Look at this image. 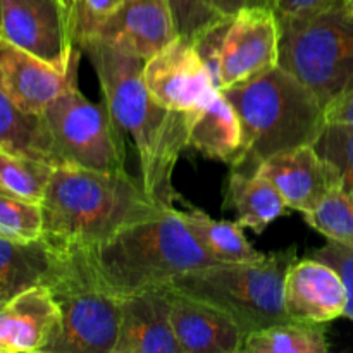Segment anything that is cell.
I'll return each mask as SVG.
<instances>
[{"mask_svg":"<svg viewBox=\"0 0 353 353\" xmlns=\"http://www.w3.org/2000/svg\"><path fill=\"white\" fill-rule=\"evenodd\" d=\"M0 148L10 154L24 155L48 162L47 141L40 116L21 110L0 86Z\"/></svg>","mask_w":353,"mask_h":353,"instance_id":"cb8c5ba5","label":"cell"},{"mask_svg":"<svg viewBox=\"0 0 353 353\" xmlns=\"http://www.w3.org/2000/svg\"><path fill=\"white\" fill-rule=\"evenodd\" d=\"M171 323L181 353H240L243 350V330L226 312L174 288L171 296Z\"/></svg>","mask_w":353,"mask_h":353,"instance_id":"e0dca14e","label":"cell"},{"mask_svg":"<svg viewBox=\"0 0 353 353\" xmlns=\"http://www.w3.org/2000/svg\"><path fill=\"white\" fill-rule=\"evenodd\" d=\"M343 3H350V0H274V12L279 24H283Z\"/></svg>","mask_w":353,"mask_h":353,"instance_id":"1f68e13d","label":"cell"},{"mask_svg":"<svg viewBox=\"0 0 353 353\" xmlns=\"http://www.w3.org/2000/svg\"><path fill=\"white\" fill-rule=\"evenodd\" d=\"M303 219L327 241L353 248V192L333 190L316 209L303 214Z\"/></svg>","mask_w":353,"mask_h":353,"instance_id":"484cf974","label":"cell"},{"mask_svg":"<svg viewBox=\"0 0 353 353\" xmlns=\"http://www.w3.org/2000/svg\"><path fill=\"white\" fill-rule=\"evenodd\" d=\"M236 110L243 150L231 169L254 172L272 155L314 145L326 126V107L281 65L223 90Z\"/></svg>","mask_w":353,"mask_h":353,"instance_id":"277c9868","label":"cell"},{"mask_svg":"<svg viewBox=\"0 0 353 353\" xmlns=\"http://www.w3.org/2000/svg\"><path fill=\"white\" fill-rule=\"evenodd\" d=\"M314 148L336 169L341 188L353 192V126L327 121Z\"/></svg>","mask_w":353,"mask_h":353,"instance_id":"83f0119b","label":"cell"},{"mask_svg":"<svg viewBox=\"0 0 353 353\" xmlns=\"http://www.w3.org/2000/svg\"><path fill=\"white\" fill-rule=\"evenodd\" d=\"M283 302L290 319L327 324L345 316L347 288L333 265L319 259H296L286 271Z\"/></svg>","mask_w":353,"mask_h":353,"instance_id":"5bb4252c","label":"cell"},{"mask_svg":"<svg viewBox=\"0 0 353 353\" xmlns=\"http://www.w3.org/2000/svg\"><path fill=\"white\" fill-rule=\"evenodd\" d=\"M79 57L81 50L62 72L30 52L0 40V86L21 110L40 116L59 95L78 86Z\"/></svg>","mask_w":353,"mask_h":353,"instance_id":"7c38bea8","label":"cell"},{"mask_svg":"<svg viewBox=\"0 0 353 353\" xmlns=\"http://www.w3.org/2000/svg\"><path fill=\"white\" fill-rule=\"evenodd\" d=\"M54 250V268L45 285L61 310V333L48 353H114L121 299L100 283L81 247Z\"/></svg>","mask_w":353,"mask_h":353,"instance_id":"8992f818","label":"cell"},{"mask_svg":"<svg viewBox=\"0 0 353 353\" xmlns=\"http://www.w3.org/2000/svg\"><path fill=\"white\" fill-rule=\"evenodd\" d=\"M224 207L233 209L238 223L254 233H264L265 228L288 209L285 199L261 171L247 172L231 169L226 185Z\"/></svg>","mask_w":353,"mask_h":353,"instance_id":"ffe728a7","label":"cell"},{"mask_svg":"<svg viewBox=\"0 0 353 353\" xmlns=\"http://www.w3.org/2000/svg\"><path fill=\"white\" fill-rule=\"evenodd\" d=\"M40 121L52 168L126 171L124 133L105 102H92L74 86L59 95Z\"/></svg>","mask_w":353,"mask_h":353,"instance_id":"ba28073f","label":"cell"},{"mask_svg":"<svg viewBox=\"0 0 353 353\" xmlns=\"http://www.w3.org/2000/svg\"><path fill=\"white\" fill-rule=\"evenodd\" d=\"M279 62L324 107L353 90V9L348 3L279 24Z\"/></svg>","mask_w":353,"mask_h":353,"instance_id":"52a82bcc","label":"cell"},{"mask_svg":"<svg viewBox=\"0 0 353 353\" xmlns=\"http://www.w3.org/2000/svg\"><path fill=\"white\" fill-rule=\"evenodd\" d=\"M310 257L319 259L326 264L333 265L341 276L347 288V309L345 317L353 321V248L336 243V241H327L323 248H317L312 252Z\"/></svg>","mask_w":353,"mask_h":353,"instance_id":"4dcf8cb0","label":"cell"},{"mask_svg":"<svg viewBox=\"0 0 353 353\" xmlns=\"http://www.w3.org/2000/svg\"><path fill=\"white\" fill-rule=\"evenodd\" d=\"M76 47L97 38L123 0H64Z\"/></svg>","mask_w":353,"mask_h":353,"instance_id":"f1b7e54d","label":"cell"},{"mask_svg":"<svg viewBox=\"0 0 353 353\" xmlns=\"http://www.w3.org/2000/svg\"><path fill=\"white\" fill-rule=\"evenodd\" d=\"M326 121L345 123L353 126V90L326 107Z\"/></svg>","mask_w":353,"mask_h":353,"instance_id":"d6a6232c","label":"cell"},{"mask_svg":"<svg viewBox=\"0 0 353 353\" xmlns=\"http://www.w3.org/2000/svg\"><path fill=\"white\" fill-rule=\"evenodd\" d=\"M78 48L99 78L114 121L133 140L145 192L161 205L174 209L179 195L172 186V174L188 147V112L155 102L145 85L143 59L102 38H92Z\"/></svg>","mask_w":353,"mask_h":353,"instance_id":"6da1fadb","label":"cell"},{"mask_svg":"<svg viewBox=\"0 0 353 353\" xmlns=\"http://www.w3.org/2000/svg\"><path fill=\"white\" fill-rule=\"evenodd\" d=\"M179 37L195 38L223 16L210 6V0H168Z\"/></svg>","mask_w":353,"mask_h":353,"instance_id":"f546056e","label":"cell"},{"mask_svg":"<svg viewBox=\"0 0 353 353\" xmlns=\"http://www.w3.org/2000/svg\"><path fill=\"white\" fill-rule=\"evenodd\" d=\"M0 238L31 243L43 238L41 203L19 199L0 190Z\"/></svg>","mask_w":353,"mask_h":353,"instance_id":"4316f807","label":"cell"},{"mask_svg":"<svg viewBox=\"0 0 353 353\" xmlns=\"http://www.w3.org/2000/svg\"><path fill=\"white\" fill-rule=\"evenodd\" d=\"M81 248L100 283L119 299L171 285L186 272L219 264L176 207L137 221L99 245Z\"/></svg>","mask_w":353,"mask_h":353,"instance_id":"3957f363","label":"cell"},{"mask_svg":"<svg viewBox=\"0 0 353 353\" xmlns=\"http://www.w3.org/2000/svg\"><path fill=\"white\" fill-rule=\"evenodd\" d=\"M188 147L230 165L241 155L243 133L240 117L221 92L188 112Z\"/></svg>","mask_w":353,"mask_h":353,"instance_id":"d6986e66","label":"cell"},{"mask_svg":"<svg viewBox=\"0 0 353 353\" xmlns=\"http://www.w3.org/2000/svg\"><path fill=\"white\" fill-rule=\"evenodd\" d=\"M143 79L155 102L179 112L199 109L219 92L192 38L179 34L145 61Z\"/></svg>","mask_w":353,"mask_h":353,"instance_id":"8fae6325","label":"cell"},{"mask_svg":"<svg viewBox=\"0 0 353 353\" xmlns=\"http://www.w3.org/2000/svg\"><path fill=\"white\" fill-rule=\"evenodd\" d=\"M178 37L168 0H123L97 38L150 59Z\"/></svg>","mask_w":353,"mask_h":353,"instance_id":"ac0fdd59","label":"cell"},{"mask_svg":"<svg viewBox=\"0 0 353 353\" xmlns=\"http://www.w3.org/2000/svg\"><path fill=\"white\" fill-rule=\"evenodd\" d=\"M0 40L65 72L79 50L64 0H0Z\"/></svg>","mask_w":353,"mask_h":353,"instance_id":"30bf717a","label":"cell"},{"mask_svg":"<svg viewBox=\"0 0 353 353\" xmlns=\"http://www.w3.org/2000/svg\"><path fill=\"white\" fill-rule=\"evenodd\" d=\"M181 216L196 240L217 262H255L265 255L252 247L245 236L243 226L238 221H216L209 214L188 203L186 209L181 210Z\"/></svg>","mask_w":353,"mask_h":353,"instance_id":"7402d4cb","label":"cell"},{"mask_svg":"<svg viewBox=\"0 0 353 353\" xmlns=\"http://www.w3.org/2000/svg\"><path fill=\"white\" fill-rule=\"evenodd\" d=\"M279 34L274 9L257 6L223 16L192 40L223 92L278 65Z\"/></svg>","mask_w":353,"mask_h":353,"instance_id":"9c48e42d","label":"cell"},{"mask_svg":"<svg viewBox=\"0 0 353 353\" xmlns=\"http://www.w3.org/2000/svg\"><path fill=\"white\" fill-rule=\"evenodd\" d=\"M55 262V250L41 238L16 243L0 238V302L34 285H45Z\"/></svg>","mask_w":353,"mask_h":353,"instance_id":"44dd1931","label":"cell"},{"mask_svg":"<svg viewBox=\"0 0 353 353\" xmlns=\"http://www.w3.org/2000/svg\"><path fill=\"white\" fill-rule=\"evenodd\" d=\"M348 6H350V7H352V9H353V0H350V3H348Z\"/></svg>","mask_w":353,"mask_h":353,"instance_id":"e575fe53","label":"cell"},{"mask_svg":"<svg viewBox=\"0 0 353 353\" xmlns=\"http://www.w3.org/2000/svg\"><path fill=\"white\" fill-rule=\"evenodd\" d=\"M324 324L286 319L245 336L241 353H327Z\"/></svg>","mask_w":353,"mask_h":353,"instance_id":"603a6c76","label":"cell"},{"mask_svg":"<svg viewBox=\"0 0 353 353\" xmlns=\"http://www.w3.org/2000/svg\"><path fill=\"white\" fill-rule=\"evenodd\" d=\"M52 165L0 148V190L30 202L41 203Z\"/></svg>","mask_w":353,"mask_h":353,"instance_id":"d4e9b609","label":"cell"},{"mask_svg":"<svg viewBox=\"0 0 353 353\" xmlns=\"http://www.w3.org/2000/svg\"><path fill=\"white\" fill-rule=\"evenodd\" d=\"M171 285H164L121 299L114 353H181L171 323Z\"/></svg>","mask_w":353,"mask_h":353,"instance_id":"9a60e30c","label":"cell"},{"mask_svg":"<svg viewBox=\"0 0 353 353\" xmlns=\"http://www.w3.org/2000/svg\"><path fill=\"white\" fill-rule=\"evenodd\" d=\"M296 247L265 254L261 261L209 265L186 272L171 283L179 293L226 312L245 336L290 319L283 302V285Z\"/></svg>","mask_w":353,"mask_h":353,"instance_id":"5b68a950","label":"cell"},{"mask_svg":"<svg viewBox=\"0 0 353 353\" xmlns=\"http://www.w3.org/2000/svg\"><path fill=\"white\" fill-rule=\"evenodd\" d=\"M210 6L219 16H233L247 7H272L274 9V0H210Z\"/></svg>","mask_w":353,"mask_h":353,"instance_id":"836d02e7","label":"cell"},{"mask_svg":"<svg viewBox=\"0 0 353 353\" xmlns=\"http://www.w3.org/2000/svg\"><path fill=\"white\" fill-rule=\"evenodd\" d=\"M128 171L52 169L41 200L43 240L54 248L93 247L123 228L165 212Z\"/></svg>","mask_w":353,"mask_h":353,"instance_id":"7a4b0ae2","label":"cell"},{"mask_svg":"<svg viewBox=\"0 0 353 353\" xmlns=\"http://www.w3.org/2000/svg\"><path fill=\"white\" fill-rule=\"evenodd\" d=\"M61 333V310L47 285L0 302V353H48Z\"/></svg>","mask_w":353,"mask_h":353,"instance_id":"4fadbf2b","label":"cell"},{"mask_svg":"<svg viewBox=\"0 0 353 353\" xmlns=\"http://www.w3.org/2000/svg\"><path fill=\"white\" fill-rule=\"evenodd\" d=\"M259 171L278 188L290 209L302 214L314 210L333 190L341 188L336 169L317 154L314 145L272 155Z\"/></svg>","mask_w":353,"mask_h":353,"instance_id":"2e32d148","label":"cell"}]
</instances>
